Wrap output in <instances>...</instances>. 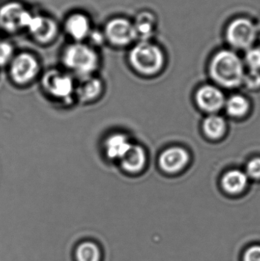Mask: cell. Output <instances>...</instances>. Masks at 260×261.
<instances>
[{
    "mask_svg": "<svg viewBox=\"0 0 260 261\" xmlns=\"http://www.w3.org/2000/svg\"><path fill=\"white\" fill-rule=\"evenodd\" d=\"M15 55L12 44L7 41H0V67L9 65Z\"/></svg>",
    "mask_w": 260,
    "mask_h": 261,
    "instance_id": "cell-21",
    "label": "cell"
},
{
    "mask_svg": "<svg viewBox=\"0 0 260 261\" xmlns=\"http://www.w3.org/2000/svg\"><path fill=\"white\" fill-rule=\"evenodd\" d=\"M64 29L73 42H82L89 38L93 30L90 18L82 12L70 14L66 18Z\"/></svg>",
    "mask_w": 260,
    "mask_h": 261,
    "instance_id": "cell-11",
    "label": "cell"
},
{
    "mask_svg": "<svg viewBox=\"0 0 260 261\" xmlns=\"http://www.w3.org/2000/svg\"><path fill=\"white\" fill-rule=\"evenodd\" d=\"M137 40L148 41L154 30V20L152 15L148 12H142L136 17L134 22Z\"/></svg>",
    "mask_w": 260,
    "mask_h": 261,
    "instance_id": "cell-18",
    "label": "cell"
},
{
    "mask_svg": "<svg viewBox=\"0 0 260 261\" xmlns=\"http://www.w3.org/2000/svg\"><path fill=\"white\" fill-rule=\"evenodd\" d=\"M244 261H260V246H253L246 251Z\"/></svg>",
    "mask_w": 260,
    "mask_h": 261,
    "instance_id": "cell-25",
    "label": "cell"
},
{
    "mask_svg": "<svg viewBox=\"0 0 260 261\" xmlns=\"http://www.w3.org/2000/svg\"><path fill=\"white\" fill-rule=\"evenodd\" d=\"M247 173L253 178H260V158L252 160L247 165Z\"/></svg>",
    "mask_w": 260,
    "mask_h": 261,
    "instance_id": "cell-24",
    "label": "cell"
},
{
    "mask_svg": "<svg viewBox=\"0 0 260 261\" xmlns=\"http://www.w3.org/2000/svg\"><path fill=\"white\" fill-rule=\"evenodd\" d=\"M32 13L18 2H10L0 7V28L9 33L26 30Z\"/></svg>",
    "mask_w": 260,
    "mask_h": 261,
    "instance_id": "cell-6",
    "label": "cell"
},
{
    "mask_svg": "<svg viewBox=\"0 0 260 261\" xmlns=\"http://www.w3.org/2000/svg\"><path fill=\"white\" fill-rule=\"evenodd\" d=\"M189 161V154L184 149L171 147L163 151L159 159L160 167L167 173H175L183 169Z\"/></svg>",
    "mask_w": 260,
    "mask_h": 261,
    "instance_id": "cell-14",
    "label": "cell"
},
{
    "mask_svg": "<svg viewBox=\"0 0 260 261\" xmlns=\"http://www.w3.org/2000/svg\"><path fill=\"white\" fill-rule=\"evenodd\" d=\"M197 102L203 110L207 112H216L224 104V96L221 90L212 86H206L198 90Z\"/></svg>",
    "mask_w": 260,
    "mask_h": 261,
    "instance_id": "cell-15",
    "label": "cell"
},
{
    "mask_svg": "<svg viewBox=\"0 0 260 261\" xmlns=\"http://www.w3.org/2000/svg\"><path fill=\"white\" fill-rule=\"evenodd\" d=\"M105 41L115 47H125L137 40L132 21L122 17L111 18L105 24L103 31Z\"/></svg>",
    "mask_w": 260,
    "mask_h": 261,
    "instance_id": "cell-7",
    "label": "cell"
},
{
    "mask_svg": "<svg viewBox=\"0 0 260 261\" xmlns=\"http://www.w3.org/2000/svg\"><path fill=\"white\" fill-rule=\"evenodd\" d=\"M211 74L216 82L228 88L238 87L244 80V67L239 57L230 50H221L214 56Z\"/></svg>",
    "mask_w": 260,
    "mask_h": 261,
    "instance_id": "cell-2",
    "label": "cell"
},
{
    "mask_svg": "<svg viewBox=\"0 0 260 261\" xmlns=\"http://www.w3.org/2000/svg\"><path fill=\"white\" fill-rule=\"evenodd\" d=\"M246 62L250 70H260V48H251L247 51L245 57Z\"/></svg>",
    "mask_w": 260,
    "mask_h": 261,
    "instance_id": "cell-22",
    "label": "cell"
},
{
    "mask_svg": "<svg viewBox=\"0 0 260 261\" xmlns=\"http://www.w3.org/2000/svg\"><path fill=\"white\" fill-rule=\"evenodd\" d=\"M243 81L245 82L247 87L250 88H256L260 86V73L258 71L250 70V73L244 75Z\"/></svg>",
    "mask_w": 260,
    "mask_h": 261,
    "instance_id": "cell-23",
    "label": "cell"
},
{
    "mask_svg": "<svg viewBox=\"0 0 260 261\" xmlns=\"http://www.w3.org/2000/svg\"><path fill=\"white\" fill-rule=\"evenodd\" d=\"M61 61L66 71L79 79L94 75L100 65L96 49L82 42H73L64 47Z\"/></svg>",
    "mask_w": 260,
    "mask_h": 261,
    "instance_id": "cell-1",
    "label": "cell"
},
{
    "mask_svg": "<svg viewBox=\"0 0 260 261\" xmlns=\"http://www.w3.org/2000/svg\"><path fill=\"white\" fill-rule=\"evenodd\" d=\"M227 39L233 47L247 49L251 47L256 38V29L250 20L239 18L234 20L227 29Z\"/></svg>",
    "mask_w": 260,
    "mask_h": 261,
    "instance_id": "cell-8",
    "label": "cell"
},
{
    "mask_svg": "<svg viewBox=\"0 0 260 261\" xmlns=\"http://www.w3.org/2000/svg\"><path fill=\"white\" fill-rule=\"evenodd\" d=\"M41 84L47 96L64 106L70 105L76 99V81L66 70H47L41 77Z\"/></svg>",
    "mask_w": 260,
    "mask_h": 261,
    "instance_id": "cell-4",
    "label": "cell"
},
{
    "mask_svg": "<svg viewBox=\"0 0 260 261\" xmlns=\"http://www.w3.org/2000/svg\"><path fill=\"white\" fill-rule=\"evenodd\" d=\"M88 39H90V41H91L92 44H90V45L93 46V47H94V46L101 45V44H103L104 41H105L103 32H101L99 31L92 30Z\"/></svg>",
    "mask_w": 260,
    "mask_h": 261,
    "instance_id": "cell-26",
    "label": "cell"
},
{
    "mask_svg": "<svg viewBox=\"0 0 260 261\" xmlns=\"http://www.w3.org/2000/svg\"><path fill=\"white\" fill-rule=\"evenodd\" d=\"M205 132L206 135L211 138H219L224 135L225 130V122L222 118L218 116H209L205 120L204 125Z\"/></svg>",
    "mask_w": 260,
    "mask_h": 261,
    "instance_id": "cell-19",
    "label": "cell"
},
{
    "mask_svg": "<svg viewBox=\"0 0 260 261\" xmlns=\"http://www.w3.org/2000/svg\"><path fill=\"white\" fill-rule=\"evenodd\" d=\"M119 163L121 169L127 174H138L146 165V150L140 144L133 142Z\"/></svg>",
    "mask_w": 260,
    "mask_h": 261,
    "instance_id": "cell-12",
    "label": "cell"
},
{
    "mask_svg": "<svg viewBox=\"0 0 260 261\" xmlns=\"http://www.w3.org/2000/svg\"><path fill=\"white\" fill-rule=\"evenodd\" d=\"M223 187L230 193H238L243 191L247 184V176L244 172L232 170L223 177Z\"/></svg>",
    "mask_w": 260,
    "mask_h": 261,
    "instance_id": "cell-17",
    "label": "cell"
},
{
    "mask_svg": "<svg viewBox=\"0 0 260 261\" xmlns=\"http://www.w3.org/2000/svg\"><path fill=\"white\" fill-rule=\"evenodd\" d=\"M102 251L97 244L92 241H85L78 245L75 249L76 261H101Z\"/></svg>",
    "mask_w": 260,
    "mask_h": 261,
    "instance_id": "cell-16",
    "label": "cell"
},
{
    "mask_svg": "<svg viewBox=\"0 0 260 261\" xmlns=\"http://www.w3.org/2000/svg\"><path fill=\"white\" fill-rule=\"evenodd\" d=\"M129 135L124 132H114L105 138L104 141V152L111 161L119 162L132 144Z\"/></svg>",
    "mask_w": 260,
    "mask_h": 261,
    "instance_id": "cell-13",
    "label": "cell"
},
{
    "mask_svg": "<svg viewBox=\"0 0 260 261\" xmlns=\"http://www.w3.org/2000/svg\"><path fill=\"white\" fill-rule=\"evenodd\" d=\"M104 91V83L96 75L80 78L76 82L75 97L82 103H90L99 99Z\"/></svg>",
    "mask_w": 260,
    "mask_h": 261,
    "instance_id": "cell-10",
    "label": "cell"
},
{
    "mask_svg": "<svg viewBox=\"0 0 260 261\" xmlns=\"http://www.w3.org/2000/svg\"><path fill=\"white\" fill-rule=\"evenodd\" d=\"M26 30L37 42L48 44L57 35L58 26L55 20L47 15L32 13Z\"/></svg>",
    "mask_w": 260,
    "mask_h": 261,
    "instance_id": "cell-9",
    "label": "cell"
},
{
    "mask_svg": "<svg viewBox=\"0 0 260 261\" xmlns=\"http://www.w3.org/2000/svg\"><path fill=\"white\" fill-rule=\"evenodd\" d=\"M9 67L11 80L18 86L32 84L41 70V64L37 57L27 51L16 54Z\"/></svg>",
    "mask_w": 260,
    "mask_h": 261,
    "instance_id": "cell-5",
    "label": "cell"
},
{
    "mask_svg": "<svg viewBox=\"0 0 260 261\" xmlns=\"http://www.w3.org/2000/svg\"><path fill=\"white\" fill-rule=\"evenodd\" d=\"M128 62L137 73L151 76L161 70L164 56L158 46L148 41H140L130 50Z\"/></svg>",
    "mask_w": 260,
    "mask_h": 261,
    "instance_id": "cell-3",
    "label": "cell"
},
{
    "mask_svg": "<svg viewBox=\"0 0 260 261\" xmlns=\"http://www.w3.org/2000/svg\"><path fill=\"white\" fill-rule=\"evenodd\" d=\"M226 109L230 116L240 117L246 114L249 109V103L245 98L238 95V96H232L228 99Z\"/></svg>",
    "mask_w": 260,
    "mask_h": 261,
    "instance_id": "cell-20",
    "label": "cell"
}]
</instances>
